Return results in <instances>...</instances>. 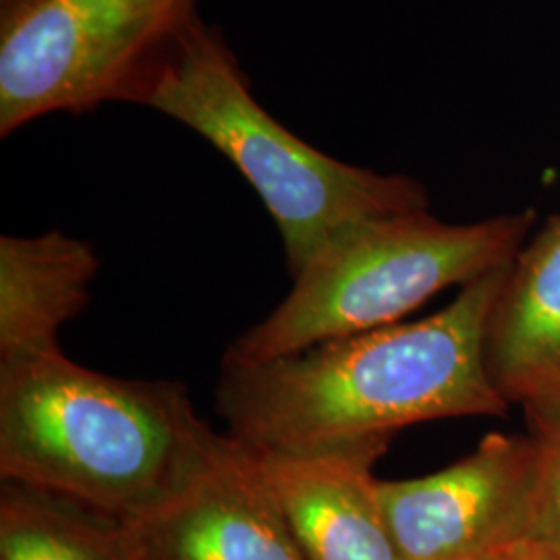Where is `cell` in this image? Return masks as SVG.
Wrapping results in <instances>:
<instances>
[{"label":"cell","mask_w":560,"mask_h":560,"mask_svg":"<svg viewBox=\"0 0 560 560\" xmlns=\"http://www.w3.org/2000/svg\"><path fill=\"white\" fill-rule=\"evenodd\" d=\"M224 436L180 382L127 381L62 351L0 363V476L113 520L175 497Z\"/></svg>","instance_id":"7a4b0ae2"},{"label":"cell","mask_w":560,"mask_h":560,"mask_svg":"<svg viewBox=\"0 0 560 560\" xmlns=\"http://www.w3.org/2000/svg\"><path fill=\"white\" fill-rule=\"evenodd\" d=\"M509 266L460 287L434 316L261 361H222L217 409L252 448L312 453L451 418L504 416L483 335Z\"/></svg>","instance_id":"6da1fadb"},{"label":"cell","mask_w":560,"mask_h":560,"mask_svg":"<svg viewBox=\"0 0 560 560\" xmlns=\"http://www.w3.org/2000/svg\"><path fill=\"white\" fill-rule=\"evenodd\" d=\"M480 560H560V552L538 534L527 532L513 540L504 541Z\"/></svg>","instance_id":"4fadbf2b"},{"label":"cell","mask_w":560,"mask_h":560,"mask_svg":"<svg viewBox=\"0 0 560 560\" xmlns=\"http://www.w3.org/2000/svg\"><path fill=\"white\" fill-rule=\"evenodd\" d=\"M133 102L179 120L240 171L279 226L291 279L342 231L430 206L420 180L330 159L282 127L196 13L162 48Z\"/></svg>","instance_id":"3957f363"},{"label":"cell","mask_w":560,"mask_h":560,"mask_svg":"<svg viewBox=\"0 0 560 560\" xmlns=\"http://www.w3.org/2000/svg\"><path fill=\"white\" fill-rule=\"evenodd\" d=\"M534 222V210L469 224L439 221L428 210L360 222L314 256L279 307L222 361L261 363L399 324L444 289L515 260Z\"/></svg>","instance_id":"277c9868"},{"label":"cell","mask_w":560,"mask_h":560,"mask_svg":"<svg viewBox=\"0 0 560 560\" xmlns=\"http://www.w3.org/2000/svg\"><path fill=\"white\" fill-rule=\"evenodd\" d=\"M486 372L529 425L560 413V217L521 247L490 310Z\"/></svg>","instance_id":"9c48e42d"},{"label":"cell","mask_w":560,"mask_h":560,"mask_svg":"<svg viewBox=\"0 0 560 560\" xmlns=\"http://www.w3.org/2000/svg\"><path fill=\"white\" fill-rule=\"evenodd\" d=\"M536 467L532 488V532L560 552V413L532 425Z\"/></svg>","instance_id":"7c38bea8"},{"label":"cell","mask_w":560,"mask_h":560,"mask_svg":"<svg viewBox=\"0 0 560 560\" xmlns=\"http://www.w3.org/2000/svg\"><path fill=\"white\" fill-rule=\"evenodd\" d=\"M194 0H0V136L133 102Z\"/></svg>","instance_id":"5b68a950"},{"label":"cell","mask_w":560,"mask_h":560,"mask_svg":"<svg viewBox=\"0 0 560 560\" xmlns=\"http://www.w3.org/2000/svg\"><path fill=\"white\" fill-rule=\"evenodd\" d=\"M0 560H140L119 520L2 481Z\"/></svg>","instance_id":"8fae6325"},{"label":"cell","mask_w":560,"mask_h":560,"mask_svg":"<svg viewBox=\"0 0 560 560\" xmlns=\"http://www.w3.org/2000/svg\"><path fill=\"white\" fill-rule=\"evenodd\" d=\"M120 523L140 560H310L249 448L229 434L175 497Z\"/></svg>","instance_id":"52a82bcc"},{"label":"cell","mask_w":560,"mask_h":560,"mask_svg":"<svg viewBox=\"0 0 560 560\" xmlns=\"http://www.w3.org/2000/svg\"><path fill=\"white\" fill-rule=\"evenodd\" d=\"M536 442L492 432L474 453L416 480L381 481L400 560H480L532 532Z\"/></svg>","instance_id":"8992f818"},{"label":"cell","mask_w":560,"mask_h":560,"mask_svg":"<svg viewBox=\"0 0 560 560\" xmlns=\"http://www.w3.org/2000/svg\"><path fill=\"white\" fill-rule=\"evenodd\" d=\"M388 439L312 453L249 448L261 480L310 560H400L374 465Z\"/></svg>","instance_id":"ba28073f"},{"label":"cell","mask_w":560,"mask_h":560,"mask_svg":"<svg viewBox=\"0 0 560 560\" xmlns=\"http://www.w3.org/2000/svg\"><path fill=\"white\" fill-rule=\"evenodd\" d=\"M98 256L62 231L0 237V363L60 353L59 332L90 303Z\"/></svg>","instance_id":"30bf717a"}]
</instances>
